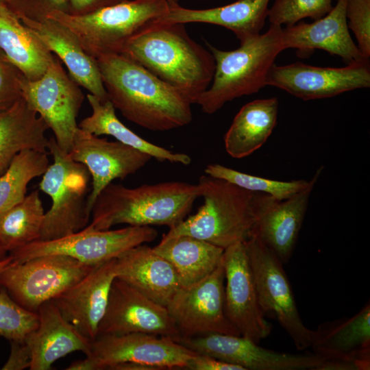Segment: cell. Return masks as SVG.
Segmentation results:
<instances>
[{
  "label": "cell",
  "instance_id": "obj_16",
  "mask_svg": "<svg viewBox=\"0 0 370 370\" xmlns=\"http://www.w3.org/2000/svg\"><path fill=\"white\" fill-rule=\"evenodd\" d=\"M225 310L240 335L259 343L271 333L258 301L253 272L244 242L224 249Z\"/></svg>",
  "mask_w": 370,
  "mask_h": 370
},
{
  "label": "cell",
  "instance_id": "obj_3",
  "mask_svg": "<svg viewBox=\"0 0 370 370\" xmlns=\"http://www.w3.org/2000/svg\"><path fill=\"white\" fill-rule=\"evenodd\" d=\"M197 186L204 204L162 238L187 235L225 249L249 238L257 219L274 199L206 174L200 176Z\"/></svg>",
  "mask_w": 370,
  "mask_h": 370
},
{
  "label": "cell",
  "instance_id": "obj_4",
  "mask_svg": "<svg viewBox=\"0 0 370 370\" xmlns=\"http://www.w3.org/2000/svg\"><path fill=\"white\" fill-rule=\"evenodd\" d=\"M199 197L197 184L166 182L127 188L110 183L97 196L88 225L98 230L119 224L165 225L181 223Z\"/></svg>",
  "mask_w": 370,
  "mask_h": 370
},
{
  "label": "cell",
  "instance_id": "obj_46",
  "mask_svg": "<svg viewBox=\"0 0 370 370\" xmlns=\"http://www.w3.org/2000/svg\"><path fill=\"white\" fill-rule=\"evenodd\" d=\"M1 2H4L8 3V5L14 2V0H0Z\"/></svg>",
  "mask_w": 370,
  "mask_h": 370
},
{
  "label": "cell",
  "instance_id": "obj_36",
  "mask_svg": "<svg viewBox=\"0 0 370 370\" xmlns=\"http://www.w3.org/2000/svg\"><path fill=\"white\" fill-rule=\"evenodd\" d=\"M334 0H275L269 9L270 24L282 26L294 25L302 19L313 21L325 16L333 8Z\"/></svg>",
  "mask_w": 370,
  "mask_h": 370
},
{
  "label": "cell",
  "instance_id": "obj_25",
  "mask_svg": "<svg viewBox=\"0 0 370 370\" xmlns=\"http://www.w3.org/2000/svg\"><path fill=\"white\" fill-rule=\"evenodd\" d=\"M271 0H238L207 9H189L171 3L159 21L169 23H201L225 27L232 32L240 44L260 34L268 16Z\"/></svg>",
  "mask_w": 370,
  "mask_h": 370
},
{
  "label": "cell",
  "instance_id": "obj_45",
  "mask_svg": "<svg viewBox=\"0 0 370 370\" xmlns=\"http://www.w3.org/2000/svg\"><path fill=\"white\" fill-rule=\"evenodd\" d=\"M13 262L11 256L0 258V277L2 273Z\"/></svg>",
  "mask_w": 370,
  "mask_h": 370
},
{
  "label": "cell",
  "instance_id": "obj_41",
  "mask_svg": "<svg viewBox=\"0 0 370 370\" xmlns=\"http://www.w3.org/2000/svg\"><path fill=\"white\" fill-rule=\"evenodd\" d=\"M125 0H67L66 12L73 14H86Z\"/></svg>",
  "mask_w": 370,
  "mask_h": 370
},
{
  "label": "cell",
  "instance_id": "obj_29",
  "mask_svg": "<svg viewBox=\"0 0 370 370\" xmlns=\"http://www.w3.org/2000/svg\"><path fill=\"white\" fill-rule=\"evenodd\" d=\"M48 126L21 98L0 111V175L21 151L32 149L48 151Z\"/></svg>",
  "mask_w": 370,
  "mask_h": 370
},
{
  "label": "cell",
  "instance_id": "obj_12",
  "mask_svg": "<svg viewBox=\"0 0 370 370\" xmlns=\"http://www.w3.org/2000/svg\"><path fill=\"white\" fill-rule=\"evenodd\" d=\"M180 336L209 333L240 335L225 310V273L222 263L208 275L180 286L166 307Z\"/></svg>",
  "mask_w": 370,
  "mask_h": 370
},
{
  "label": "cell",
  "instance_id": "obj_30",
  "mask_svg": "<svg viewBox=\"0 0 370 370\" xmlns=\"http://www.w3.org/2000/svg\"><path fill=\"white\" fill-rule=\"evenodd\" d=\"M153 249L173 267L181 286L195 284L211 273L224 252L221 247L187 235L162 238Z\"/></svg>",
  "mask_w": 370,
  "mask_h": 370
},
{
  "label": "cell",
  "instance_id": "obj_23",
  "mask_svg": "<svg viewBox=\"0 0 370 370\" xmlns=\"http://www.w3.org/2000/svg\"><path fill=\"white\" fill-rule=\"evenodd\" d=\"M114 271L116 278L165 307L181 286L173 267L145 243L116 258Z\"/></svg>",
  "mask_w": 370,
  "mask_h": 370
},
{
  "label": "cell",
  "instance_id": "obj_43",
  "mask_svg": "<svg viewBox=\"0 0 370 370\" xmlns=\"http://www.w3.org/2000/svg\"><path fill=\"white\" fill-rule=\"evenodd\" d=\"M109 370H160L158 367L138 362H121L110 367Z\"/></svg>",
  "mask_w": 370,
  "mask_h": 370
},
{
  "label": "cell",
  "instance_id": "obj_1",
  "mask_svg": "<svg viewBox=\"0 0 370 370\" xmlns=\"http://www.w3.org/2000/svg\"><path fill=\"white\" fill-rule=\"evenodd\" d=\"M95 60L108 99L127 120L154 132L192 121L191 102L140 64L121 53Z\"/></svg>",
  "mask_w": 370,
  "mask_h": 370
},
{
  "label": "cell",
  "instance_id": "obj_8",
  "mask_svg": "<svg viewBox=\"0 0 370 370\" xmlns=\"http://www.w3.org/2000/svg\"><path fill=\"white\" fill-rule=\"evenodd\" d=\"M22 98L51 130L59 147L66 153L71 149L77 117L84 100L79 86L66 73L54 55L44 74L29 80H21Z\"/></svg>",
  "mask_w": 370,
  "mask_h": 370
},
{
  "label": "cell",
  "instance_id": "obj_9",
  "mask_svg": "<svg viewBox=\"0 0 370 370\" xmlns=\"http://www.w3.org/2000/svg\"><path fill=\"white\" fill-rule=\"evenodd\" d=\"M95 266L63 255L37 256L13 262L2 273L0 286L21 307L36 312L42 304L77 283Z\"/></svg>",
  "mask_w": 370,
  "mask_h": 370
},
{
  "label": "cell",
  "instance_id": "obj_39",
  "mask_svg": "<svg viewBox=\"0 0 370 370\" xmlns=\"http://www.w3.org/2000/svg\"><path fill=\"white\" fill-rule=\"evenodd\" d=\"M11 349L9 358L2 367L3 370H21L29 368L32 352L26 341H10Z\"/></svg>",
  "mask_w": 370,
  "mask_h": 370
},
{
  "label": "cell",
  "instance_id": "obj_15",
  "mask_svg": "<svg viewBox=\"0 0 370 370\" xmlns=\"http://www.w3.org/2000/svg\"><path fill=\"white\" fill-rule=\"evenodd\" d=\"M266 86L283 90L304 101L335 97L370 86V64L363 59L343 67H320L296 62L269 71Z\"/></svg>",
  "mask_w": 370,
  "mask_h": 370
},
{
  "label": "cell",
  "instance_id": "obj_10",
  "mask_svg": "<svg viewBox=\"0 0 370 370\" xmlns=\"http://www.w3.org/2000/svg\"><path fill=\"white\" fill-rule=\"evenodd\" d=\"M158 232L151 226L98 230L87 225L75 233L51 241H36L10 252L20 263L45 255H63L89 265L116 258L127 250L154 241Z\"/></svg>",
  "mask_w": 370,
  "mask_h": 370
},
{
  "label": "cell",
  "instance_id": "obj_5",
  "mask_svg": "<svg viewBox=\"0 0 370 370\" xmlns=\"http://www.w3.org/2000/svg\"><path fill=\"white\" fill-rule=\"evenodd\" d=\"M206 45L214 59V73L210 85L195 103L208 114L229 101L264 87L269 70L285 49L282 27L273 24L266 32L241 43L234 50H221L208 42Z\"/></svg>",
  "mask_w": 370,
  "mask_h": 370
},
{
  "label": "cell",
  "instance_id": "obj_21",
  "mask_svg": "<svg viewBox=\"0 0 370 370\" xmlns=\"http://www.w3.org/2000/svg\"><path fill=\"white\" fill-rule=\"evenodd\" d=\"M16 13L23 24L65 65L70 77L79 86L102 102L109 100L96 60L85 52L69 29L52 19H34Z\"/></svg>",
  "mask_w": 370,
  "mask_h": 370
},
{
  "label": "cell",
  "instance_id": "obj_17",
  "mask_svg": "<svg viewBox=\"0 0 370 370\" xmlns=\"http://www.w3.org/2000/svg\"><path fill=\"white\" fill-rule=\"evenodd\" d=\"M69 154L90 174L92 187L86 200V210L90 216L97 196L106 186L116 179L123 180L136 173L152 158L145 152L117 140L99 138L79 127Z\"/></svg>",
  "mask_w": 370,
  "mask_h": 370
},
{
  "label": "cell",
  "instance_id": "obj_37",
  "mask_svg": "<svg viewBox=\"0 0 370 370\" xmlns=\"http://www.w3.org/2000/svg\"><path fill=\"white\" fill-rule=\"evenodd\" d=\"M346 17L348 28L354 33L363 58L370 57V0H347Z\"/></svg>",
  "mask_w": 370,
  "mask_h": 370
},
{
  "label": "cell",
  "instance_id": "obj_44",
  "mask_svg": "<svg viewBox=\"0 0 370 370\" xmlns=\"http://www.w3.org/2000/svg\"><path fill=\"white\" fill-rule=\"evenodd\" d=\"M67 370H96L94 362L86 356L83 360L73 362L67 368Z\"/></svg>",
  "mask_w": 370,
  "mask_h": 370
},
{
  "label": "cell",
  "instance_id": "obj_6",
  "mask_svg": "<svg viewBox=\"0 0 370 370\" xmlns=\"http://www.w3.org/2000/svg\"><path fill=\"white\" fill-rule=\"evenodd\" d=\"M170 4L168 0H125L82 14L51 10L45 18L69 29L85 52L96 60L121 53L134 36L163 16Z\"/></svg>",
  "mask_w": 370,
  "mask_h": 370
},
{
  "label": "cell",
  "instance_id": "obj_19",
  "mask_svg": "<svg viewBox=\"0 0 370 370\" xmlns=\"http://www.w3.org/2000/svg\"><path fill=\"white\" fill-rule=\"evenodd\" d=\"M347 0H337L325 16L311 23L298 22L282 27L284 49H295L300 57L316 49L339 56L347 64L368 59L362 57L349 34L346 17Z\"/></svg>",
  "mask_w": 370,
  "mask_h": 370
},
{
  "label": "cell",
  "instance_id": "obj_7",
  "mask_svg": "<svg viewBox=\"0 0 370 370\" xmlns=\"http://www.w3.org/2000/svg\"><path fill=\"white\" fill-rule=\"evenodd\" d=\"M48 151L53 158L39 183L40 189L51 199L45 213L38 241H51L78 232L87 226L90 215L86 210L91 176L87 168L62 150L53 136Z\"/></svg>",
  "mask_w": 370,
  "mask_h": 370
},
{
  "label": "cell",
  "instance_id": "obj_42",
  "mask_svg": "<svg viewBox=\"0 0 370 370\" xmlns=\"http://www.w3.org/2000/svg\"><path fill=\"white\" fill-rule=\"evenodd\" d=\"M41 0L39 2L38 7V19H42L41 14ZM42 9L43 16L45 18V14L51 10H60L65 12L68 10L67 0H42Z\"/></svg>",
  "mask_w": 370,
  "mask_h": 370
},
{
  "label": "cell",
  "instance_id": "obj_40",
  "mask_svg": "<svg viewBox=\"0 0 370 370\" xmlns=\"http://www.w3.org/2000/svg\"><path fill=\"white\" fill-rule=\"evenodd\" d=\"M186 369L190 370H245L239 365L216 358L197 354L190 360Z\"/></svg>",
  "mask_w": 370,
  "mask_h": 370
},
{
  "label": "cell",
  "instance_id": "obj_18",
  "mask_svg": "<svg viewBox=\"0 0 370 370\" xmlns=\"http://www.w3.org/2000/svg\"><path fill=\"white\" fill-rule=\"evenodd\" d=\"M132 332L172 338L179 336L177 327L165 306L115 278L97 334Z\"/></svg>",
  "mask_w": 370,
  "mask_h": 370
},
{
  "label": "cell",
  "instance_id": "obj_35",
  "mask_svg": "<svg viewBox=\"0 0 370 370\" xmlns=\"http://www.w3.org/2000/svg\"><path fill=\"white\" fill-rule=\"evenodd\" d=\"M38 325L37 312L21 307L2 288L0 290V336L9 341L23 342Z\"/></svg>",
  "mask_w": 370,
  "mask_h": 370
},
{
  "label": "cell",
  "instance_id": "obj_26",
  "mask_svg": "<svg viewBox=\"0 0 370 370\" xmlns=\"http://www.w3.org/2000/svg\"><path fill=\"white\" fill-rule=\"evenodd\" d=\"M313 188L284 200L273 199L251 230L250 236L262 242L283 264L289 261L293 253Z\"/></svg>",
  "mask_w": 370,
  "mask_h": 370
},
{
  "label": "cell",
  "instance_id": "obj_13",
  "mask_svg": "<svg viewBox=\"0 0 370 370\" xmlns=\"http://www.w3.org/2000/svg\"><path fill=\"white\" fill-rule=\"evenodd\" d=\"M196 354L171 336L132 332L98 334L91 341L86 356L94 362L96 370L108 369L121 362L143 363L165 370L186 369Z\"/></svg>",
  "mask_w": 370,
  "mask_h": 370
},
{
  "label": "cell",
  "instance_id": "obj_20",
  "mask_svg": "<svg viewBox=\"0 0 370 370\" xmlns=\"http://www.w3.org/2000/svg\"><path fill=\"white\" fill-rule=\"evenodd\" d=\"M115 259L96 265L83 279L52 299L63 317L90 341L97 336L107 308L116 278Z\"/></svg>",
  "mask_w": 370,
  "mask_h": 370
},
{
  "label": "cell",
  "instance_id": "obj_47",
  "mask_svg": "<svg viewBox=\"0 0 370 370\" xmlns=\"http://www.w3.org/2000/svg\"><path fill=\"white\" fill-rule=\"evenodd\" d=\"M5 253V252L0 247V258L4 257L3 256H4Z\"/></svg>",
  "mask_w": 370,
  "mask_h": 370
},
{
  "label": "cell",
  "instance_id": "obj_27",
  "mask_svg": "<svg viewBox=\"0 0 370 370\" xmlns=\"http://www.w3.org/2000/svg\"><path fill=\"white\" fill-rule=\"evenodd\" d=\"M0 49L29 80L39 79L54 54L23 24L16 12L0 1Z\"/></svg>",
  "mask_w": 370,
  "mask_h": 370
},
{
  "label": "cell",
  "instance_id": "obj_24",
  "mask_svg": "<svg viewBox=\"0 0 370 370\" xmlns=\"http://www.w3.org/2000/svg\"><path fill=\"white\" fill-rule=\"evenodd\" d=\"M38 325L26 338L32 352L31 370H49L58 359L74 352L89 353L90 342L66 320L52 300L37 310Z\"/></svg>",
  "mask_w": 370,
  "mask_h": 370
},
{
  "label": "cell",
  "instance_id": "obj_48",
  "mask_svg": "<svg viewBox=\"0 0 370 370\" xmlns=\"http://www.w3.org/2000/svg\"><path fill=\"white\" fill-rule=\"evenodd\" d=\"M170 3H178V0H168Z\"/></svg>",
  "mask_w": 370,
  "mask_h": 370
},
{
  "label": "cell",
  "instance_id": "obj_14",
  "mask_svg": "<svg viewBox=\"0 0 370 370\" xmlns=\"http://www.w3.org/2000/svg\"><path fill=\"white\" fill-rule=\"evenodd\" d=\"M173 338L195 353L239 365L245 370H317L325 360L314 353L295 354L268 349L241 335L209 333Z\"/></svg>",
  "mask_w": 370,
  "mask_h": 370
},
{
  "label": "cell",
  "instance_id": "obj_32",
  "mask_svg": "<svg viewBox=\"0 0 370 370\" xmlns=\"http://www.w3.org/2000/svg\"><path fill=\"white\" fill-rule=\"evenodd\" d=\"M45 212L38 190L0 212V247L12 251L39 239Z\"/></svg>",
  "mask_w": 370,
  "mask_h": 370
},
{
  "label": "cell",
  "instance_id": "obj_31",
  "mask_svg": "<svg viewBox=\"0 0 370 370\" xmlns=\"http://www.w3.org/2000/svg\"><path fill=\"white\" fill-rule=\"evenodd\" d=\"M92 113L83 119L78 127L97 136L108 135L116 140L149 154L163 162L188 165L191 158L184 153L170 151L141 138L127 127L116 116L115 108L110 100L102 102L90 93L86 95Z\"/></svg>",
  "mask_w": 370,
  "mask_h": 370
},
{
  "label": "cell",
  "instance_id": "obj_11",
  "mask_svg": "<svg viewBox=\"0 0 370 370\" xmlns=\"http://www.w3.org/2000/svg\"><path fill=\"white\" fill-rule=\"evenodd\" d=\"M244 243L264 314L277 319L298 350L309 348L312 330L301 320L284 264L256 237Z\"/></svg>",
  "mask_w": 370,
  "mask_h": 370
},
{
  "label": "cell",
  "instance_id": "obj_2",
  "mask_svg": "<svg viewBox=\"0 0 370 370\" xmlns=\"http://www.w3.org/2000/svg\"><path fill=\"white\" fill-rule=\"evenodd\" d=\"M121 54L177 89L192 104L209 87L214 73L212 54L193 40L182 23L156 20L134 36Z\"/></svg>",
  "mask_w": 370,
  "mask_h": 370
},
{
  "label": "cell",
  "instance_id": "obj_34",
  "mask_svg": "<svg viewBox=\"0 0 370 370\" xmlns=\"http://www.w3.org/2000/svg\"><path fill=\"white\" fill-rule=\"evenodd\" d=\"M323 170L319 168L310 180H295L281 181L264 178L243 173L220 164H208L204 169L206 175L232 183L243 189L269 195L282 201L314 186Z\"/></svg>",
  "mask_w": 370,
  "mask_h": 370
},
{
  "label": "cell",
  "instance_id": "obj_38",
  "mask_svg": "<svg viewBox=\"0 0 370 370\" xmlns=\"http://www.w3.org/2000/svg\"><path fill=\"white\" fill-rule=\"evenodd\" d=\"M23 75L0 49V111L22 98L21 80Z\"/></svg>",
  "mask_w": 370,
  "mask_h": 370
},
{
  "label": "cell",
  "instance_id": "obj_22",
  "mask_svg": "<svg viewBox=\"0 0 370 370\" xmlns=\"http://www.w3.org/2000/svg\"><path fill=\"white\" fill-rule=\"evenodd\" d=\"M310 347L325 359L349 362L356 370L369 369V302L351 317L319 324L312 330Z\"/></svg>",
  "mask_w": 370,
  "mask_h": 370
},
{
  "label": "cell",
  "instance_id": "obj_28",
  "mask_svg": "<svg viewBox=\"0 0 370 370\" xmlns=\"http://www.w3.org/2000/svg\"><path fill=\"white\" fill-rule=\"evenodd\" d=\"M278 113L276 97L256 99L244 105L224 136V146L228 155L240 159L260 149L273 132Z\"/></svg>",
  "mask_w": 370,
  "mask_h": 370
},
{
  "label": "cell",
  "instance_id": "obj_33",
  "mask_svg": "<svg viewBox=\"0 0 370 370\" xmlns=\"http://www.w3.org/2000/svg\"><path fill=\"white\" fill-rule=\"evenodd\" d=\"M49 165L47 151L26 149L18 153L0 175V212L23 201L28 184L42 175Z\"/></svg>",
  "mask_w": 370,
  "mask_h": 370
}]
</instances>
